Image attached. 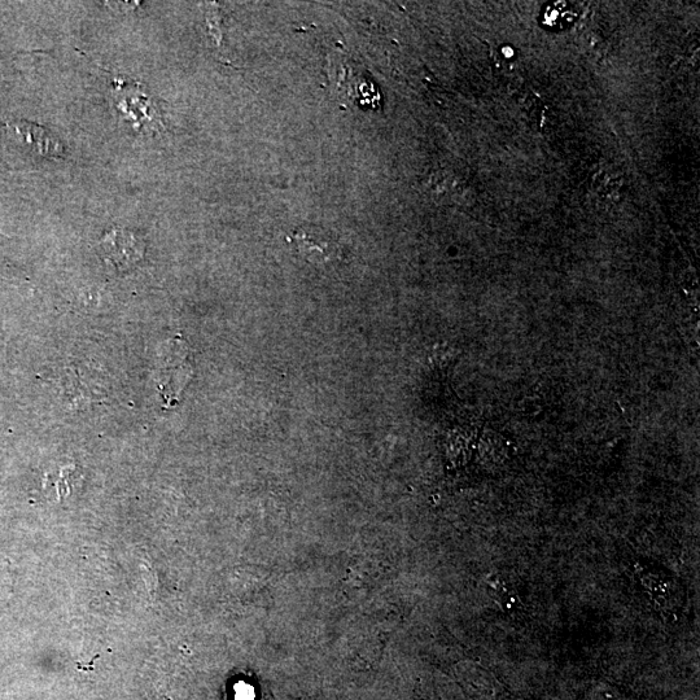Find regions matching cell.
Returning <instances> with one entry per match:
<instances>
[{"label": "cell", "instance_id": "obj_1", "mask_svg": "<svg viewBox=\"0 0 700 700\" xmlns=\"http://www.w3.org/2000/svg\"><path fill=\"white\" fill-rule=\"evenodd\" d=\"M328 85L338 102L357 105L363 111H379L383 105L382 93L369 73L344 50H335L328 56Z\"/></svg>", "mask_w": 700, "mask_h": 700}, {"label": "cell", "instance_id": "obj_2", "mask_svg": "<svg viewBox=\"0 0 700 700\" xmlns=\"http://www.w3.org/2000/svg\"><path fill=\"white\" fill-rule=\"evenodd\" d=\"M104 257L109 264L120 270L131 268L142 260L144 245L128 231L116 229L109 233L102 242Z\"/></svg>", "mask_w": 700, "mask_h": 700}, {"label": "cell", "instance_id": "obj_3", "mask_svg": "<svg viewBox=\"0 0 700 700\" xmlns=\"http://www.w3.org/2000/svg\"><path fill=\"white\" fill-rule=\"evenodd\" d=\"M168 353L164 354V361L159 362V382L160 391L169 392L174 398L178 392L185 387L188 376L191 374L190 365L186 358V350L168 348Z\"/></svg>", "mask_w": 700, "mask_h": 700}, {"label": "cell", "instance_id": "obj_4", "mask_svg": "<svg viewBox=\"0 0 700 700\" xmlns=\"http://www.w3.org/2000/svg\"><path fill=\"white\" fill-rule=\"evenodd\" d=\"M293 238L296 240L297 248L310 261H331L338 255V247L334 240L321 229L309 227V229L299 230Z\"/></svg>", "mask_w": 700, "mask_h": 700}, {"label": "cell", "instance_id": "obj_5", "mask_svg": "<svg viewBox=\"0 0 700 700\" xmlns=\"http://www.w3.org/2000/svg\"><path fill=\"white\" fill-rule=\"evenodd\" d=\"M17 133L23 137L26 142L32 144L38 153L45 156H60L63 152V146L58 139L52 137L46 129L30 124V122H17L13 124Z\"/></svg>", "mask_w": 700, "mask_h": 700}, {"label": "cell", "instance_id": "obj_6", "mask_svg": "<svg viewBox=\"0 0 700 700\" xmlns=\"http://www.w3.org/2000/svg\"><path fill=\"white\" fill-rule=\"evenodd\" d=\"M492 61L498 72H513L516 64L515 51L510 46L496 47L492 51Z\"/></svg>", "mask_w": 700, "mask_h": 700}]
</instances>
